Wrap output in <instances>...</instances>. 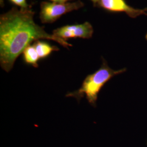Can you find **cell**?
<instances>
[{
	"label": "cell",
	"mask_w": 147,
	"mask_h": 147,
	"mask_svg": "<svg viewBox=\"0 0 147 147\" xmlns=\"http://www.w3.org/2000/svg\"><path fill=\"white\" fill-rule=\"evenodd\" d=\"M146 39H147V34H146Z\"/></svg>",
	"instance_id": "13"
},
{
	"label": "cell",
	"mask_w": 147,
	"mask_h": 147,
	"mask_svg": "<svg viewBox=\"0 0 147 147\" xmlns=\"http://www.w3.org/2000/svg\"><path fill=\"white\" fill-rule=\"evenodd\" d=\"M11 3L17 5L21 8H30V5L27 3L26 0H8Z\"/></svg>",
	"instance_id": "8"
},
{
	"label": "cell",
	"mask_w": 147,
	"mask_h": 147,
	"mask_svg": "<svg viewBox=\"0 0 147 147\" xmlns=\"http://www.w3.org/2000/svg\"><path fill=\"white\" fill-rule=\"evenodd\" d=\"M90 1L93 2V5H94V7H96L97 6V5H98V2L99 1V0H90Z\"/></svg>",
	"instance_id": "9"
},
{
	"label": "cell",
	"mask_w": 147,
	"mask_h": 147,
	"mask_svg": "<svg viewBox=\"0 0 147 147\" xmlns=\"http://www.w3.org/2000/svg\"><path fill=\"white\" fill-rule=\"evenodd\" d=\"M126 70V68L113 70L104 59L100 68L94 73L88 75L78 90L69 93L66 96L75 98L78 101L86 97L90 105L95 106L98 94L104 86L113 77L123 73Z\"/></svg>",
	"instance_id": "2"
},
{
	"label": "cell",
	"mask_w": 147,
	"mask_h": 147,
	"mask_svg": "<svg viewBox=\"0 0 147 147\" xmlns=\"http://www.w3.org/2000/svg\"><path fill=\"white\" fill-rule=\"evenodd\" d=\"M53 1V2H57V3H63L64 2L63 0H50Z\"/></svg>",
	"instance_id": "10"
},
{
	"label": "cell",
	"mask_w": 147,
	"mask_h": 147,
	"mask_svg": "<svg viewBox=\"0 0 147 147\" xmlns=\"http://www.w3.org/2000/svg\"><path fill=\"white\" fill-rule=\"evenodd\" d=\"M84 3L78 0L74 2H49L44 1L40 3L39 18L43 24L53 23L62 16L84 7Z\"/></svg>",
	"instance_id": "3"
},
{
	"label": "cell",
	"mask_w": 147,
	"mask_h": 147,
	"mask_svg": "<svg viewBox=\"0 0 147 147\" xmlns=\"http://www.w3.org/2000/svg\"><path fill=\"white\" fill-rule=\"evenodd\" d=\"M94 30L92 25L88 22L82 24L65 25L59 27L53 31V34L67 41L70 38H80L89 39L92 37Z\"/></svg>",
	"instance_id": "4"
},
{
	"label": "cell",
	"mask_w": 147,
	"mask_h": 147,
	"mask_svg": "<svg viewBox=\"0 0 147 147\" xmlns=\"http://www.w3.org/2000/svg\"><path fill=\"white\" fill-rule=\"evenodd\" d=\"M23 59L25 63L34 67H38V61L40 58L33 45H30L23 52Z\"/></svg>",
	"instance_id": "7"
},
{
	"label": "cell",
	"mask_w": 147,
	"mask_h": 147,
	"mask_svg": "<svg viewBox=\"0 0 147 147\" xmlns=\"http://www.w3.org/2000/svg\"><path fill=\"white\" fill-rule=\"evenodd\" d=\"M34 14L30 7H13L0 16V64L6 72L11 70L16 59L33 42L49 39L65 48L72 47L37 25L34 21Z\"/></svg>",
	"instance_id": "1"
},
{
	"label": "cell",
	"mask_w": 147,
	"mask_h": 147,
	"mask_svg": "<svg viewBox=\"0 0 147 147\" xmlns=\"http://www.w3.org/2000/svg\"><path fill=\"white\" fill-rule=\"evenodd\" d=\"M40 59H43L49 56L53 51H57L59 49L56 46H53L49 42L37 40L33 44Z\"/></svg>",
	"instance_id": "6"
},
{
	"label": "cell",
	"mask_w": 147,
	"mask_h": 147,
	"mask_svg": "<svg viewBox=\"0 0 147 147\" xmlns=\"http://www.w3.org/2000/svg\"><path fill=\"white\" fill-rule=\"evenodd\" d=\"M63 1H64V2H66V1H68V0H63Z\"/></svg>",
	"instance_id": "12"
},
{
	"label": "cell",
	"mask_w": 147,
	"mask_h": 147,
	"mask_svg": "<svg viewBox=\"0 0 147 147\" xmlns=\"http://www.w3.org/2000/svg\"><path fill=\"white\" fill-rule=\"evenodd\" d=\"M0 4L1 7H3L4 5V0H0Z\"/></svg>",
	"instance_id": "11"
},
{
	"label": "cell",
	"mask_w": 147,
	"mask_h": 147,
	"mask_svg": "<svg viewBox=\"0 0 147 147\" xmlns=\"http://www.w3.org/2000/svg\"><path fill=\"white\" fill-rule=\"evenodd\" d=\"M96 7L112 13H125L131 18H136L142 15L147 16V7L136 9L129 5L125 0H99Z\"/></svg>",
	"instance_id": "5"
}]
</instances>
